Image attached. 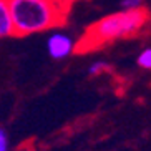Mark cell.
Wrapping results in <instances>:
<instances>
[{
  "instance_id": "obj_1",
  "label": "cell",
  "mask_w": 151,
  "mask_h": 151,
  "mask_svg": "<svg viewBox=\"0 0 151 151\" xmlns=\"http://www.w3.org/2000/svg\"><path fill=\"white\" fill-rule=\"evenodd\" d=\"M148 22H150V12L143 7L136 10H120L116 14L106 15L85 30L81 38L76 42L75 50L88 52L110 42L134 37L145 28Z\"/></svg>"
},
{
  "instance_id": "obj_2",
  "label": "cell",
  "mask_w": 151,
  "mask_h": 151,
  "mask_svg": "<svg viewBox=\"0 0 151 151\" xmlns=\"http://www.w3.org/2000/svg\"><path fill=\"white\" fill-rule=\"evenodd\" d=\"M7 4L17 37L47 32L67 22L68 12L50 0H7Z\"/></svg>"
},
{
  "instance_id": "obj_3",
  "label": "cell",
  "mask_w": 151,
  "mask_h": 151,
  "mask_svg": "<svg viewBox=\"0 0 151 151\" xmlns=\"http://www.w3.org/2000/svg\"><path fill=\"white\" fill-rule=\"evenodd\" d=\"M76 48V42L65 32H53L47 38V52L53 60H63L70 57Z\"/></svg>"
},
{
  "instance_id": "obj_4",
  "label": "cell",
  "mask_w": 151,
  "mask_h": 151,
  "mask_svg": "<svg viewBox=\"0 0 151 151\" xmlns=\"http://www.w3.org/2000/svg\"><path fill=\"white\" fill-rule=\"evenodd\" d=\"M15 35L14 23H12V15L7 0H0V38Z\"/></svg>"
},
{
  "instance_id": "obj_5",
  "label": "cell",
  "mask_w": 151,
  "mask_h": 151,
  "mask_svg": "<svg viewBox=\"0 0 151 151\" xmlns=\"http://www.w3.org/2000/svg\"><path fill=\"white\" fill-rule=\"evenodd\" d=\"M106 70H110V65H108L106 62H103V60H96V62H93L88 67V73L91 76H96V75H100V73H103V71H106Z\"/></svg>"
},
{
  "instance_id": "obj_6",
  "label": "cell",
  "mask_w": 151,
  "mask_h": 151,
  "mask_svg": "<svg viewBox=\"0 0 151 151\" xmlns=\"http://www.w3.org/2000/svg\"><path fill=\"white\" fill-rule=\"evenodd\" d=\"M136 63H138L141 68H145V70H151V48L143 50L141 53L138 55Z\"/></svg>"
},
{
  "instance_id": "obj_7",
  "label": "cell",
  "mask_w": 151,
  "mask_h": 151,
  "mask_svg": "<svg viewBox=\"0 0 151 151\" xmlns=\"http://www.w3.org/2000/svg\"><path fill=\"white\" fill-rule=\"evenodd\" d=\"M141 5H143V0H123L121 2L123 10H136V9H141Z\"/></svg>"
},
{
  "instance_id": "obj_8",
  "label": "cell",
  "mask_w": 151,
  "mask_h": 151,
  "mask_svg": "<svg viewBox=\"0 0 151 151\" xmlns=\"http://www.w3.org/2000/svg\"><path fill=\"white\" fill-rule=\"evenodd\" d=\"M10 143H9V134L2 126H0V151H9Z\"/></svg>"
},
{
  "instance_id": "obj_9",
  "label": "cell",
  "mask_w": 151,
  "mask_h": 151,
  "mask_svg": "<svg viewBox=\"0 0 151 151\" xmlns=\"http://www.w3.org/2000/svg\"><path fill=\"white\" fill-rule=\"evenodd\" d=\"M15 151H30L28 148H20V150H15Z\"/></svg>"
}]
</instances>
